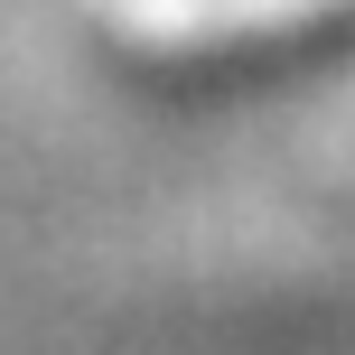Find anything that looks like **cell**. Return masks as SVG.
Masks as SVG:
<instances>
[{"label":"cell","instance_id":"obj_1","mask_svg":"<svg viewBox=\"0 0 355 355\" xmlns=\"http://www.w3.org/2000/svg\"><path fill=\"white\" fill-rule=\"evenodd\" d=\"M131 94L355 178V0H75Z\"/></svg>","mask_w":355,"mask_h":355}]
</instances>
